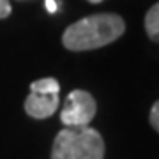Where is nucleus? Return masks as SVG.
I'll return each instance as SVG.
<instances>
[{"mask_svg":"<svg viewBox=\"0 0 159 159\" xmlns=\"http://www.w3.org/2000/svg\"><path fill=\"white\" fill-rule=\"evenodd\" d=\"M46 9H48L50 12L57 11V4H55V0H46Z\"/></svg>","mask_w":159,"mask_h":159,"instance_id":"9","label":"nucleus"},{"mask_svg":"<svg viewBox=\"0 0 159 159\" xmlns=\"http://www.w3.org/2000/svg\"><path fill=\"white\" fill-rule=\"evenodd\" d=\"M51 159H104V140L92 127H66L53 140Z\"/></svg>","mask_w":159,"mask_h":159,"instance_id":"2","label":"nucleus"},{"mask_svg":"<svg viewBox=\"0 0 159 159\" xmlns=\"http://www.w3.org/2000/svg\"><path fill=\"white\" fill-rule=\"evenodd\" d=\"M97 111V102L90 92L73 90L69 92L66 104L60 110V122L66 127H87Z\"/></svg>","mask_w":159,"mask_h":159,"instance_id":"3","label":"nucleus"},{"mask_svg":"<svg viewBox=\"0 0 159 159\" xmlns=\"http://www.w3.org/2000/svg\"><path fill=\"white\" fill-rule=\"evenodd\" d=\"M87 2H90V4H101L102 0H87Z\"/></svg>","mask_w":159,"mask_h":159,"instance_id":"10","label":"nucleus"},{"mask_svg":"<svg viewBox=\"0 0 159 159\" xmlns=\"http://www.w3.org/2000/svg\"><path fill=\"white\" fill-rule=\"evenodd\" d=\"M125 32V21L113 12H99L71 23L62 35V44L71 51H90L111 44Z\"/></svg>","mask_w":159,"mask_h":159,"instance_id":"1","label":"nucleus"},{"mask_svg":"<svg viewBox=\"0 0 159 159\" xmlns=\"http://www.w3.org/2000/svg\"><path fill=\"white\" fill-rule=\"evenodd\" d=\"M148 120H150V125H152L154 129L159 133V101H156L152 104V108H150V117H148Z\"/></svg>","mask_w":159,"mask_h":159,"instance_id":"7","label":"nucleus"},{"mask_svg":"<svg viewBox=\"0 0 159 159\" xmlns=\"http://www.w3.org/2000/svg\"><path fill=\"white\" fill-rule=\"evenodd\" d=\"M58 108V94L30 92L25 99V113L32 119H48Z\"/></svg>","mask_w":159,"mask_h":159,"instance_id":"4","label":"nucleus"},{"mask_svg":"<svg viewBox=\"0 0 159 159\" xmlns=\"http://www.w3.org/2000/svg\"><path fill=\"white\" fill-rule=\"evenodd\" d=\"M30 92H37V94H58L60 85L55 78H41L30 83Z\"/></svg>","mask_w":159,"mask_h":159,"instance_id":"6","label":"nucleus"},{"mask_svg":"<svg viewBox=\"0 0 159 159\" xmlns=\"http://www.w3.org/2000/svg\"><path fill=\"white\" fill-rule=\"evenodd\" d=\"M12 7L9 0H0V20H6L9 14H11Z\"/></svg>","mask_w":159,"mask_h":159,"instance_id":"8","label":"nucleus"},{"mask_svg":"<svg viewBox=\"0 0 159 159\" xmlns=\"http://www.w3.org/2000/svg\"><path fill=\"white\" fill-rule=\"evenodd\" d=\"M145 30L154 43H159V2L154 4L145 14Z\"/></svg>","mask_w":159,"mask_h":159,"instance_id":"5","label":"nucleus"}]
</instances>
